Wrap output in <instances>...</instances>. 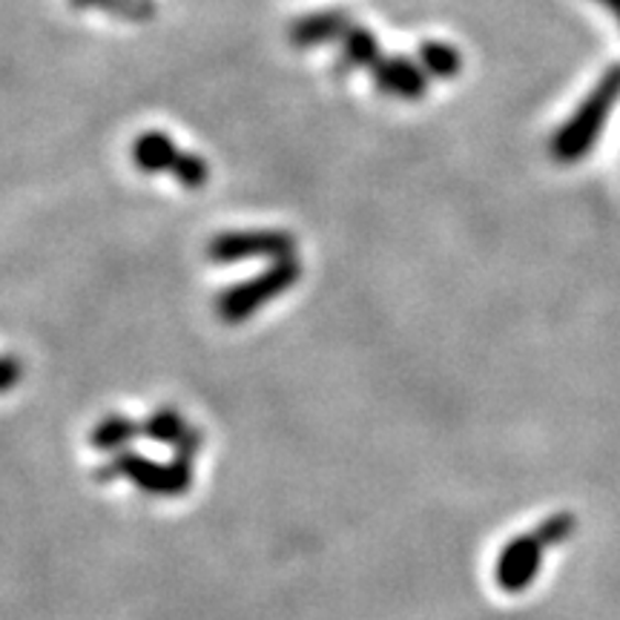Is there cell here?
Masks as SVG:
<instances>
[{"mask_svg": "<svg viewBox=\"0 0 620 620\" xmlns=\"http://www.w3.org/2000/svg\"><path fill=\"white\" fill-rule=\"evenodd\" d=\"M620 101V64H612L600 75V81L591 87L584 103L568 115L566 124L552 135L549 141V153L554 162L561 164H577L589 150L598 144L600 133H604L606 121L612 115L615 103Z\"/></svg>", "mask_w": 620, "mask_h": 620, "instance_id": "6da1fadb", "label": "cell"}, {"mask_svg": "<svg viewBox=\"0 0 620 620\" xmlns=\"http://www.w3.org/2000/svg\"><path fill=\"white\" fill-rule=\"evenodd\" d=\"M299 276V267L290 258H276V265L270 270H265L262 276H256L253 281H244L236 290L222 296V313L228 319H239L244 313L256 310L258 305L267 302L270 296L281 294L285 288H290Z\"/></svg>", "mask_w": 620, "mask_h": 620, "instance_id": "7a4b0ae2", "label": "cell"}, {"mask_svg": "<svg viewBox=\"0 0 620 620\" xmlns=\"http://www.w3.org/2000/svg\"><path fill=\"white\" fill-rule=\"evenodd\" d=\"M294 239L281 230H251V233H222L210 242V258L215 262H242V258L274 256L288 258Z\"/></svg>", "mask_w": 620, "mask_h": 620, "instance_id": "3957f363", "label": "cell"}, {"mask_svg": "<svg viewBox=\"0 0 620 620\" xmlns=\"http://www.w3.org/2000/svg\"><path fill=\"white\" fill-rule=\"evenodd\" d=\"M374 84L383 89L385 96L402 98V101H420L429 92V73L413 64V60L394 55V58H379L377 67L370 69Z\"/></svg>", "mask_w": 620, "mask_h": 620, "instance_id": "277c9868", "label": "cell"}, {"mask_svg": "<svg viewBox=\"0 0 620 620\" xmlns=\"http://www.w3.org/2000/svg\"><path fill=\"white\" fill-rule=\"evenodd\" d=\"M351 26H354V21L347 12L325 9V12H313V15H305L290 23L288 37L296 49H313V46H322L328 41H342V35Z\"/></svg>", "mask_w": 620, "mask_h": 620, "instance_id": "5b68a950", "label": "cell"}, {"mask_svg": "<svg viewBox=\"0 0 620 620\" xmlns=\"http://www.w3.org/2000/svg\"><path fill=\"white\" fill-rule=\"evenodd\" d=\"M130 155H133V164L141 173H173L181 150L173 144V139L167 133L147 130V133H141L133 141Z\"/></svg>", "mask_w": 620, "mask_h": 620, "instance_id": "8992f818", "label": "cell"}, {"mask_svg": "<svg viewBox=\"0 0 620 620\" xmlns=\"http://www.w3.org/2000/svg\"><path fill=\"white\" fill-rule=\"evenodd\" d=\"M340 73H351V69H374L379 60V41L377 35L365 26H351L340 41Z\"/></svg>", "mask_w": 620, "mask_h": 620, "instance_id": "52a82bcc", "label": "cell"}, {"mask_svg": "<svg viewBox=\"0 0 620 620\" xmlns=\"http://www.w3.org/2000/svg\"><path fill=\"white\" fill-rule=\"evenodd\" d=\"M420 67L431 75V78H457L463 69V52L454 49L445 41H425L420 46Z\"/></svg>", "mask_w": 620, "mask_h": 620, "instance_id": "ba28073f", "label": "cell"}, {"mask_svg": "<svg viewBox=\"0 0 620 620\" xmlns=\"http://www.w3.org/2000/svg\"><path fill=\"white\" fill-rule=\"evenodd\" d=\"M78 9H101L110 15L130 18V21H144L155 12L153 0H69Z\"/></svg>", "mask_w": 620, "mask_h": 620, "instance_id": "9c48e42d", "label": "cell"}, {"mask_svg": "<svg viewBox=\"0 0 620 620\" xmlns=\"http://www.w3.org/2000/svg\"><path fill=\"white\" fill-rule=\"evenodd\" d=\"M170 176L176 178L178 185L187 187V190H199V187H204L207 181H210V164H207L201 155L185 153V150H181Z\"/></svg>", "mask_w": 620, "mask_h": 620, "instance_id": "30bf717a", "label": "cell"}, {"mask_svg": "<svg viewBox=\"0 0 620 620\" xmlns=\"http://www.w3.org/2000/svg\"><path fill=\"white\" fill-rule=\"evenodd\" d=\"M595 3H600V7H604L620 26V0H595Z\"/></svg>", "mask_w": 620, "mask_h": 620, "instance_id": "8fae6325", "label": "cell"}]
</instances>
